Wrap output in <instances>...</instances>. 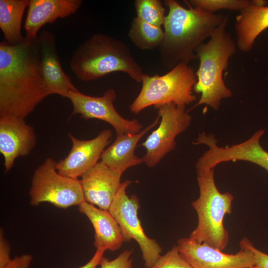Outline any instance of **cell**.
<instances>
[{
  "mask_svg": "<svg viewBox=\"0 0 268 268\" xmlns=\"http://www.w3.org/2000/svg\"><path fill=\"white\" fill-rule=\"evenodd\" d=\"M122 175L98 162L80 177L85 201L108 210L121 184Z\"/></svg>",
  "mask_w": 268,
  "mask_h": 268,
  "instance_id": "cell-15",
  "label": "cell"
},
{
  "mask_svg": "<svg viewBox=\"0 0 268 268\" xmlns=\"http://www.w3.org/2000/svg\"><path fill=\"white\" fill-rule=\"evenodd\" d=\"M196 173L200 195L192 202V206L197 213L198 220L189 237L222 251L229 239L223 219L232 212L234 197L229 192L219 191L214 180V169Z\"/></svg>",
  "mask_w": 268,
  "mask_h": 268,
  "instance_id": "cell-5",
  "label": "cell"
},
{
  "mask_svg": "<svg viewBox=\"0 0 268 268\" xmlns=\"http://www.w3.org/2000/svg\"><path fill=\"white\" fill-rule=\"evenodd\" d=\"M265 131L260 129L245 141L223 147L217 145L214 134H202L198 143L206 145L208 149L198 159L197 167L201 169H211L222 162L242 160L257 164L268 171V152L260 142Z\"/></svg>",
  "mask_w": 268,
  "mask_h": 268,
  "instance_id": "cell-10",
  "label": "cell"
},
{
  "mask_svg": "<svg viewBox=\"0 0 268 268\" xmlns=\"http://www.w3.org/2000/svg\"><path fill=\"white\" fill-rule=\"evenodd\" d=\"M267 1L252 0L236 16L235 30L237 48L242 52L250 51L257 37L268 28Z\"/></svg>",
  "mask_w": 268,
  "mask_h": 268,
  "instance_id": "cell-18",
  "label": "cell"
},
{
  "mask_svg": "<svg viewBox=\"0 0 268 268\" xmlns=\"http://www.w3.org/2000/svg\"><path fill=\"white\" fill-rule=\"evenodd\" d=\"M36 142L34 129L24 119L0 118V152L4 158L5 172L11 169L16 158L29 154Z\"/></svg>",
  "mask_w": 268,
  "mask_h": 268,
  "instance_id": "cell-14",
  "label": "cell"
},
{
  "mask_svg": "<svg viewBox=\"0 0 268 268\" xmlns=\"http://www.w3.org/2000/svg\"><path fill=\"white\" fill-rule=\"evenodd\" d=\"M78 206L79 211L87 217L94 228L93 244L96 249H119L124 240L119 224L110 212L85 201Z\"/></svg>",
  "mask_w": 268,
  "mask_h": 268,
  "instance_id": "cell-20",
  "label": "cell"
},
{
  "mask_svg": "<svg viewBox=\"0 0 268 268\" xmlns=\"http://www.w3.org/2000/svg\"><path fill=\"white\" fill-rule=\"evenodd\" d=\"M243 239L254 255L255 266L257 268H268V254L255 248L253 243L247 238Z\"/></svg>",
  "mask_w": 268,
  "mask_h": 268,
  "instance_id": "cell-27",
  "label": "cell"
},
{
  "mask_svg": "<svg viewBox=\"0 0 268 268\" xmlns=\"http://www.w3.org/2000/svg\"><path fill=\"white\" fill-rule=\"evenodd\" d=\"M30 0H0V28L5 41L10 44L21 42V32L24 12Z\"/></svg>",
  "mask_w": 268,
  "mask_h": 268,
  "instance_id": "cell-21",
  "label": "cell"
},
{
  "mask_svg": "<svg viewBox=\"0 0 268 268\" xmlns=\"http://www.w3.org/2000/svg\"><path fill=\"white\" fill-rule=\"evenodd\" d=\"M52 94L41 70L38 37L0 43V118L24 119Z\"/></svg>",
  "mask_w": 268,
  "mask_h": 268,
  "instance_id": "cell-1",
  "label": "cell"
},
{
  "mask_svg": "<svg viewBox=\"0 0 268 268\" xmlns=\"http://www.w3.org/2000/svg\"><path fill=\"white\" fill-rule=\"evenodd\" d=\"M38 39L42 72L52 94L67 98L69 92L78 91L62 68L54 34L44 30L38 35Z\"/></svg>",
  "mask_w": 268,
  "mask_h": 268,
  "instance_id": "cell-16",
  "label": "cell"
},
{
  "mask_svg": "<svg viewBox=\"0 0 268 268\" xmlns=\"http://www.w3.org/2000/svg\"><path fill=\"white\" fill-rule=\"evenodd\" d=\"M197 81L194 68L181 62L163 75L150 76L143 73L141 90L130 110L138 114L151 106L172 103L178 107H186L197 100L193 90Z\"/></svg>",
  "mask_w": 268,
  "mask_h": 268,
  "instance_id": "cell-6",
  "label": "cell"
},
{
  "mask_svg": "<svg viewBox=\"0 0 268 268\" xmlns=\"http://www.w3.org/2000/svg\"><path fill=\"white\" fill-rule=\"evenodd\" d=\"M240 250L228 254L190 237L180 238L176 247L181 256L193 268H248L255 266L254 255L243 239Z\"/></svg>",
  "mask_w": 268,
  "mask_h": 268,
  "instance_id": "cell-12",
  "label": "cell"
},
{
  "mask_svg": "<svg viewBox=\"0 0 268 268\" xmlns=\"http://www.w3.org/2000/svg\"><path fill=\"white\" fill-rule=\"evenodd\" d=\"M189 5L205 12L214 13L221 9L240 12L252 3L249 0H189Z\"/></svg>",
  "mask_w": 268,
  "mask_h": 268,
  "instance_id": "cell-24",
  "label": "cell"
},
{
  "mask_svg": "<svg viewBox=\"0 0 268 268\" xmlns=\"http://www.w3.org/2000/svg\"><path fill=\"white\" fill-rule=\"evenodd\" d=\"M132 253V250H125L112 260L103 257L99 265L100 268H133Z\"/></svg>",
  "mask_w": 268,
  "mask_h": 268,
  "instance_id": "cell-26",
  "label": "cell"
},
{
  "mask_svg": "<svg viewBox=\"0 0 268 268\" xmlns=\"http://www.w3.org/2000/svg\"><path fill=\"white\" fill-rule=\"evenodd\" d=\"M32 260L29 254H23L16 256L11 259L10 262L3 268H28Z\"/></svg>",
  "mask_w": 268,
  "mask_h": 268,
  "instance_id": "cell-29",
  "label": "cell"
},
{
  "mask_svg": "<svg viewBox=\"0 0 268 268\" xmlns=\"http://www.w3.org/2000/svg\"><path fill=\"white\" fill-rule=\"evenodd\" d=\"M116 98L115 91L109 88L101 96H92L77 91L69 92L67 98L72 105L71 116L79 114L85 120H102L114 128L117 135L140 132L142 125L138 120L126 119L117 111L114 105Z\"/></svg>",
  "mask_w": 268,
  "mask_h": 268,
  "instance_id": "cell-11",
  "label": "cell"
},
{
  "mask_svg": "<svg viewBox=\"0 0 268 268\" xmlns=\"http://www.w3.org/2000/svg\"><path fill=\"white\" fill-rule=\"evenodd\" d=\"M105 251L103 249H96L91 259L86 264L79 268H96L97 266L100 265Z\"/></svg>",
  "mask_w": 268,
  "mask_h": 268,
  "instance_id": "cell-30",
  "label": "cell"
},
{
  "mask_svg": "<svg viewBox=\"0 0 268 268\" xmlns=\"http://www.w3.org/2000/svg\"><path fill=\"white\" fill-rule=\"evenodd\" d=\"M137 17L153 26L161 27L166 17L165 8L159 0H135Z\"/></svg>",
  "mask_w": 268,
  "mask_h": 268,
  "instance_id": "cell-23",
  "label": "cell"
},
{
  "mask_svg": "<svg viewBox=\"0 0 268 268\" xmlns=\"http://www.w3.org/2000/svg\"><path fill=\"white\" fill-rule=\"evenodd\" d=\"M68 135L72 147L65 158L57 162L56 169L61 175L78 179L99 162L110 142L112 132L109 129L104 130L89 140L79 139L70 134Z\"/></svg>",
  "mask_w": 268,
  "mask_h": 268,
  "instance_id": "cell-13",
  "label": "cell"
},
{
  "mask_svg": "<svg viewBox=\"0 0 268 268\" xmlns=\"http://www.w3.org/2000/svg\"><path fill=\"white\" fill-rule=\"evenodd\" d=\"M257 268L255 266H253V267H250V268Z\"/></svg>",
  "mask_w": 268,
  "mask_h": 268,
  "instance_id": "cell-31",
  "label": "cell"
},
{
  "mask_svg": "<svg viewBox=\"0 0 268 268\" xmlns=\"http://www.w3.org/2000/svg\"><path fill=\"white\" fill-rule=\"evenodd\" d=\"M57 161L47 158L34 171L29 191L32 206L48 202L61 208L79 205L85 201L80 180L60 174Z\"/></svg>",
  "mask_w": 268,
  "mask_h": 268,
  "instance_id": "cell-7",
  "label": "cell"
},
{
  "mask_svg": "<svg viewBox=\"0 0 268 268\" xmlns=\"http://www.w3.org/2000/svg\"><path fill=\"white\" fill-rule=\"evenodd\" d=\"M81 0H30L24 28L25 37L36 39L42 27L77 12Z\"/></svg>",
  "mask_w": 268,
  "mask_h": 268,
  "instance_id": "cell-17",
  "label": "cell"
},
{
  "mask_svg": "<svg viewBox=\"0 0 268 268\" xmlns=\"http://www.w3.org/2000/svg\"><path fill=\"white\" fill-rule=\"evenodd\" d=\"M128 36L138 48L152 50L160 47L164 37V30L161 27L149 24L135 17L132 21Z\"/></svg>",
  "mask_w": 268,
  "mask_h": 268,
  "instance_id": "cell-22",
  "label": "cell"
},
{
  "mask_svg": "<svg viewBox=\"0 0 268 268\" xmlns=\"http://www.w3.org/2000/svg\"><path fill=\"white\" fill-rule=\"evenodd\" d=\"M150 268H193L181 256L176 246L161 255Z\"/></svg>",
  "mask_w": 268,
  "mask_h": 268,
  "instance_id": "cell-25",
  "label": "cell"
},
{
  "mask_svg": "<svg viewBox=\"0 0 268 268\" xmlns=\"http://www.w3.org/2000/svg\"><path fill=\"white\" fill-rule=\"evenodd\" d=\"M168 7L163 27L164 37L159 48L162 65L170 70L181 62L198 59L197 48L214 30L229 20V15L205 12L182 6L175 0H165Z\"/></svg>",
  "mask_w": 268,
  "mask_h": 268,
  "instance_id": "cell-2",
  "label": "cell"
},
{
  "mask_svg": "<svg viewBox=\"0 0 268 268\" xmlns=\"http://www.w3.org/2000/svg\"><path fill=\"white\" fill-rule=\"evenodd\" d=\"M10 246L8 241L4 238L3 232H0V268H3L11 260L10 256Z\"/></svg>",
  "mask_w": 268,
  "mask_h": 268,
  "instance_id": "cell-28",
  "label": "cell"
},
{
  "mask_svg": "<svg viewBox=\"0 0 268 268\" xmlns=\"http://www.w3.org/2000/svg\"><path fill=\"white\" fill-rule=\"evenodd\" d=\"M228 20L216 28L209 40L196 49L200 66L196 72L197 81L194 90L201 96L190 110L204 104L218 110L221 101L232 95L222 77L223 71L228 67L229 59L235 55L237 48L236 42L227 30Z\"/></svg>",
  "mask_w": 268,
  "mask_h": 268,
  "instance_id": "cell-4",
  "label": "cell"
},
{
  "mask_svg": "<svg viewBox=\"0 0 268 268\" xmlns=\"http://www.w3.org/2000/svg\"><path fill=\"white\" fill-rule=\"evenodd\" d=\"M69 67L82 81H92L114 72L127 74L141 82L142 69L122 41L96 33L80 45L72 54Z\"/></svg>",
  "mask_w": 268,
  "mask_h": 268,
  "instance_id": "cell-3",
  "label": "cell"
},
{
  "mask_svg": "<svg viewBox=\"0 0 268 268\" xmlns=\"http://www.w3.org/2000/svg\"><path fill=\"white\" fill-rule=\"evenodd\" d=\"M154 107L161 121L158 128L141 144L146 150L142 158L148 167L155 166L175 148V138L189 128L192 120L186 107H178L172 103Z\"/></svg>",
  "mask_w": 268,
  "mask_h": 268,
  "instance_id": "cell-9",
  "label": "cell"
},
{
  "mask_svg": "<svg viewBox=\"0 0 268 268\" xmlns=\"http://www.w3.org/2000/svg\"><path fill=\"white\" fill-rule=\"evenodd\" d=\"M130 180L121 183L108 210L119 224L124 242L135 240L141 252L146 268H150L161 256L162 249L156 241L144 232L138 216L139 200L135 195L129 197L126 192Z\"/></svg>",
  "mask_w": 268,
  "mask_h": 268,
  "instance_id": "cell-8",
  "label": "cell"
},
{
  "mask_svg": "<svg viewBox=\"0 0 268 268\" xmlns=\"http://www.w3.org/2000/svg\"><path fill=\"white\" fill-rule=\"evenodd\" d=\"M160 116L145 129L136 134L117 135L114 142L106 149L101 156V162L122 174L129 168L143 163L142 158L134 154L138 141L149 131L159 123Z\"/></svg>",
  "mask_w": 268,
  "mask_h": 268,
  "instance_id": "cell-19",
  "label": "cell"
}]
</instances>
